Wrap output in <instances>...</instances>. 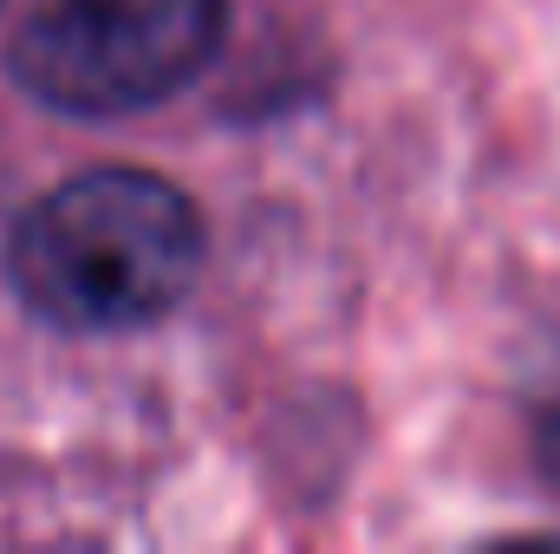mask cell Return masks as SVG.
<instances>
[{
	"instance_id": "6da1fadb",
	"label": "cell",
	"mask_w": 560,
	"mask_h": 554,
	"mask_svg": "<svg viewBox=\"0 0 560 554\" xmlns=\"http://www.w3.org/2000/svg\"><path fill=\"white\" fill-rule=\"evenodd\" d=\"M209 229L189 189L138 163H98L46 189L7 235L20 300L59 333H138L202 275Z\"/></svg>"
},
{
	"instance_id": "7a4b0ae2",
	"label": "cell",
	"mask_w": 560,
	"mask_h": 554,
	"mask_svg": "<svg viewBox=\"0 0 560 554\" xmlns=\"http://www.w3.org/2000/svg\"><path fill=\"white\" fill-rule=\"evenodd\" d=\"M229 39V0H39L7 39V79L59 118H138L196 85Z\"/></svg>"
},
{
	"instance_id": "3957f363",
	"label": "cell",
	"mask_w": 560,
	"mask_h": 554,
	"mask_svg": "<svg viewBox=\"0 0 560 554\" xmlns=\"http://www.w3.org/2000/svg\"><path fill=\"white\" fill-rule=\"evenodd\" d=\"M528 443H535V470L560 489V359L528 392Z\"/></svg>"
}]
</instances>
